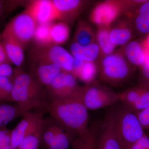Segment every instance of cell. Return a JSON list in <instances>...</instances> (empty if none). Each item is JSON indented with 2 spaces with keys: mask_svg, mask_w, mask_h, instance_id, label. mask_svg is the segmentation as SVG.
I'll use <instances>...</instances> for the list:
<instances>
[{
  "mask_svg": "<svg viewBox=\"0 0 149 149\" xmlns=\"http://www.w3.org/2000/svg\"><path fill=\"white\" fill-rule=\"evenodd\" d=\"M78 91L71 97L52 100L47 109L60 126L77 136H84L91 130L88 127V110L80 100Z\"/></svg>",
  "mask_w": 149,
  "mask_h": 149,
  "instance_id": "1",
  "label": "cell"
},
{
  "mask_svg": "<svg viewBox=\"0 0 149 149\" xmlns=\"http://www.w3.org/2000/svg\"><path fill=\"white\" fill-rule=\"evenodd\" d=\"M42 85L20 68L14 69L12 102L16 103L23 113L43 105Z\"/></svg>",
  "mask_w": 149,
  "mask_h": 149,
  "instance_id": "2",
  "label": "cell"
},
{
  "mask_svg": "<svg viewBox=\"0 0 149 149\" xmlns=\"http://www.w3.org/2000/svg\"><path fill=\"white\" fill-rule=\"evenodd\" d=\"M100 79L105 83L119 86L131 78L136 68L125 58L122 47L97 61Z\"/></svg>",
  "mask_w": 149,
  "mask_h": 149,
  "instance_id": "3",
  "label": "cell"
},
{
  "mask_svg": "<svg viewBox=\"0 0 149 149\" xmlns=\"http://www.w3.org/2000/svg\"><path fill=\"white\" fill-rule=\"evenodd\" d=\"M114 122L123 148L136 143L146 134L135 112L125 107L114 111Z\"/></svg>",
  "mask_w": 149,
  "mask_h": 149,
  "instance_id": "4",
  "label": "cell"
},
{
  "mask_svg": "<svg viewBox=\"0 0 149 149\" xmlns=\"http://www.w3.org/2000/svg\"><path fill=\"white\" fill-rule=\"evenodd\" d=\"M78 95L88 110H96L113 105L119 102V94L94 82L80 86Z\"/></svg>",
  "mask_w": 149,
  "mask_h": 149,
  "instance_id": "5",
  "label": "cell"
},
{
  "mask_svg": "<svg viewBox=\"0 0 149 149\" xmlns=\"http://www.w3.org/2000/svg\"><path fill=\"white\" fill-rule=\"evenodd\" d=\"M29 57L34 65L58 64L62 71L72 73L74 57L61 46L52 45L44 47H35L30 51Z\"/></svg>",
  "mask_w": 149,
  "mask_h": 149,
  "instance_id": "6",
  "label": "cell"
},
{
  "mask_svg": "<svg viewBox=\"0 0 149 149\" xmlns=\"http://www.w3.org/2000/svg\"><path fill=\"white\" fill-rule=\"evenodd\" d=\"M123 16L120 0H108L98 3L89 15V21L98 27H110Z\"/></svg>",
  "mask_w": 149,
  "mask_h": 149,
  "instance_id": "7",
  "label": "cell"
},
{
  "mask_svg": "<svg viewBox=\"0 0 149 149\" xmlns=\"http://www.w3.org/2000/svg\"><path fill=\"white\" fill-rule=\"evenodd\" d=\"M37 24L27 9L13 17L6 27L25 48L33 40Z\"/></svg>",
  "mask_w": 149,
  "mask_h": 149,
  "instance_id": "8",
  "label": "cell"
},
{
  "mask_svg": "<svg viewBox=\"0 0 149 149\" xmlns=\"http://www.w3.org/2000/svg\"><path fill=\"white\" fill-rule=\"evenodd\" d=\"M44 123L42 113L30 111L25 113L16 127L10 131L13 149H16L23 139L42 128Z\"/></svg>",
  "mask_w": 149,
  "mask_h": 149,
  "instance_id": "9",
  "label": "cell"
},
{
  "mask_svg": "<svg viewBox=\"0 0 149 149\" xmlns=\"http://www.w3.org/2000/svg\"><path fill=\"white\" fill-rule=\"evenodd\" d=\"M80 86L71 73L62 71L47 86L52 100L65 98L76 94Z\"/></svg>",
  "mask_w": 149,
  "mask_h": 149,
  "instance_id": "10",
  "label": "cell"
},
{
  "mask_svg": "<svg viewBox=\"0 0 149 149\" xmlns=\"http://www.w3.org/2000/svg\"><path fill=\"white\" fill-rule=\"evenodd\" d=\"M58 20L68 25L73 24L92 2L84 0H53Z\"/></svg>",
  "mask_w": 149,
  "mask_h": 149,
  "instance_id": "11",
  "label": "cell"
},
{
  "mask_svg": "<svg viewBox=\"0 0 149 149\" xmlns=\"http://www.w3.org/2000/svg\"><path fill=\"white\" fill-rule=\"evenodd\" d=\"M26 9L37 24H51L55 20H58V15L52 1H32Z\"/></svg>",
  "mask_w": 149,
  "mask_h": 149,
  "instance_id": "12",
  "label": "cell"
},
{
  "mask_svg": "<svg viewBox=\"0 0 149 149\" xmlns=\"http://www.w3.org/2000/svg\"><path fill=\"white\" fill-rule=\"evenodd\" d=\"M97 149H123L114 122V111L109 113L105 119L101 133L97 140Z\"/></svg>",
  "mask_w": 149,
  "mask_h": 149,
  "instance_id": "13",
  "label": "cell"
},
{
  "mask_svg": "<svg viewBox=\"0 0 149 149\" xmlns=\"http://www.w3.org/2000/svg\"><path fill=\"white\" fill-rule=\"evenodd\" d=\"M134 35L132 20L128 17H120L111 26L110 38L116 47L125 46L132 40Z\"/></svg>",
  "mask_w": 149,
  "mask_h": 149,
  "instance_id": "14",
  "label": "cell"
},
{
  "mask_svg": "<svg viewBox=\"0 0 149 149\" xmlns=\"http://www.w3.org/2000/svg\"><path fill=\"white\" fill-rule=\"evenodd\" d=\"M6 54L11 64L20 68L24 61V47L13 37L6 27L1 34Z\"/></svg>",
  "mask_w": 149,
  "mask_h": 149,
  "instance_id": "15",
  "label": "cell"
},
{
  "mask_svg": "<svg viewBox=\"0 0 149 149\" xmlns=\"http://www.w3.org/2000/svg\"><path fill=\"white\" fill-rule=\"evenodd\" d=\"M121 47L125 58L134 67H141L146 62L147 52L143 40H131Z\"/></svg>",
  "mask_w": 149,
  "mask_h": 149,
  "instance_id": "16",
  "label": "cell"
},
{
  "mask_svg": "<svg viewBox=\"0 0 149 149\" xmlns=\"http://www.w3.org/2000/svg\"><path fill=\"white\" fill-rule=\"evenodd\" d=\"M130 18L132 20L134 35L146 37L149 34V0H146Z\"/></svg>",
  "mask_w": 149,
  "mask_h": 149,
  "instance_id": "17",
  "label": "cell"
},
{
  "mask_svg": "<svg viewBox=\"0 0 149 149\" xmlns=\"http://www.w3.org/2000/svg\"><path fill=\"white\" fill-rule=\"evenodd\" d=\"M96 31L90 23L79 18L77 20L73 42L83 46L96 43Z\"/></svg>",
  "mask_w": 149,
  "mask_h": 149,
  "instance_id": "18",
  "label": "cell"
},
{
  "mask_svg": "<svg viewBox=\"0 0 149 149\" xmlns=\"http://www.w3.org/2000/svg\"><path fill=\"white\" fill-rule=\"evenodd\" d=\"M70 51L73 57L85 62H96L100 57V49L96 42L83 46L73 42Z\"/></svg>",
  "mask_w": 149,
  "mask_h": 149,
  "instance_id": "19",
  "label": "cell"
},
{
  "mask_svg": "<svg viewBox=\"0 0 149 149\" xmlns=\"http://www.w3.org/2000/svg\"><path fill=\"white\" fill-rule=\"evenodd\" d=\"M61 71L59 65L56 64L35 65L34 69L36 80L47 87Z\"/></svg>",
  "mask_w": 149,
  "mask_h": 149,
  "instance_id": "20",
  "label": "cell"
},
{
  "mask_svg": "<svg viewBox=\"0 0 149 149\" xmlns=\"http://www.w3.org/2000/svg\"><path fill=\"white\" fill-rule=\"evenodd\" d=\"M65 129L56 125L54 134L44 141L48 149H69L72 140Z\"/></svg>",
  "mask_w": 149,
  "mask_h": 149,
  "instance_id": "21",
  "label": "cell"
},
{
  "mask_svg": "<svg viewBox=\"0 0 149 149\" xmlns=\"http://www.w3.org/2000/svg\"><path fill=\"white\" fill-rule=\"evenodd\" d=\"M110 27H98L96 31V42L100 51L99 59L112 54L116 47L110 38Z\"/></svg>",
  "mask_w": 149,
  "mask_h": 149,
  "instance_id": "22",
  "label": "cell"
},
{
  "mask_svg": "<svg viewBox=\"0 0 149 149\" xmlns=\"http://www.w3.org/2000/svg\"><path fill=\"white\" fill-rule=\"evenodd\" d=\"M69 25L62 22L52 23L50 26V36L52 45L61 46L67 42L69 38Z\"/></svg>",
  "mask_w": 149,
  "mask_h": 149,
  "instance_id": "23",
  "label": "cell"
},
{
  "mask_svg": "<svg viewBox=\"0 0 149 149\" xmlns=\"http://www.w3.org/2000/svg\"><path fill=\"white\" fill-rule=\"evenodd\" d=\"M23 114L17 104H0V128H4L14 119Z\"/></svg>",
  "mask_w": 149,
  "mask_h": 149,
  "instance_id": "24",
  "label": "cell"
},
{
  "mask_svg": "<svg viewBox=\"0 0 149 149\" xmlns=\"http://www.w3.org/2000/svg\"><path fill=\"white\" fill-rule=\"evenodd\" d=\"M51 24H37L33 38L35 47H44L52 45L50 36Z\"/></svg>",
  "mask_w": 149,
  "mask_h": 149,
  "instance_id": "25",
  "label": "cell"
},
{
  "mask_svg": "<svg viewBox=\"0 0 149 149\" xmlns=\"http://www.w3.org/2000/svg\"><path fill=\"white\" fill-rule=\"evenodd\" d=\"M141 91L142 86L140 84L128 88L122 93H119V102H122L125 107L132 109L139 98Z\"/></svg>",
  "mask_w": 149,
  "mask_h": 149,
  "instance_id": "26",
  "label": "cell"
},
{
  "mask_svg": "<svg viewBox=\"0 0 149 149\" xmlns=\"http://www.w3.org/2000/svg\"><path fill=\"white\" fill-rule=\"evenodd\" d=\"M71 146L72 149H97V139L91 131L84 136H77Z\"/></svg>",
  "mask_w": 149,
  "mask_h": 149,
  "instance_id": "27",
  "label": "cell"
},
{
  "mask_svg": "<svg viewBox=\"0 0 149 149\" xmlns=\"http://www.w3.org/2000/svg\"><path fill=\"white\" fill-rule=\"evenodd\" d=\"M98 74L97 64L96 62H85L77 79L83 81L86 85L95 82Z\"/></svg>",
  "mask_w": 149,
  "mask_h": 149,
  "instance_id": "28",
  "label": "cell"
},
{
  "mask_svg": "<svg viewBox=\"0 0 149 149\" xmlns=\"http://www.w3.org/2000/svg\"><path fill=\"white\" fill-rule=\"evenodd\" d=\"M42 128L43 126L35 133L26 137L15 149H38L41 141Z\"/></svg>",
  "mask_w": 149,
  "mask_h": 149,
  "instance_id": "29",
  "label": "cell"
},
{
  "mask_svg": "<svg viewBox=\"0 0 149 149\" xmlns=\"http://www.w3.org/2000/svg\"><path fill=\"white\" fill-rule=\"evenodd\" d=\"M13 78L0 77V102H12Z\"/></svg>",
  "mask_w": 149,
  "mask_h": 149,
  "instance_id": "30",
  "label": "cell"
},
{
  "mask_svg": "<svg viewBox=\"0 0 149 149\" xmlns=\"http://www.w3.org/2000/svg\"><path fill=\"white\" fill-rule=\"evenodd\" d=\"M139 84L142 86L141 95L131 109L135 112L142 110L149 106V85Z\"/></svg>",
  "mask_w": 149,
  "mask_h": 149,
  "instance_id": "31",
  "label": "cell"
},
{
  "mask_svg": "<svg viewBox=\"0 0 149 149\" xmlns=\"http://www.w3.org/2000/svg\"><path fill=\"white\" fill-rule=\"evenodd\" d=\"M0 149H13L11 145L10 131L0 128Z\"/></svg>",
  "mask_w": 149,
  "mask_h": 149,
  "instance_id": "32",
  "label": "cell"
},
{
  "mask_svg": "<svg viewBox=\"0 0 149 149\" xmlns=\"http://www.w3.org/2000/svg\"><path fill=\"white\" fill-rule=\"evenodd\" d=\"M135 113L144 130H149V106Z\"/></svg>",
  "mask_w": 149,
  "mask_h": 149,
  "instance_id": "33",
  "label": "cell"
},
{
  "mask_svg": "<svg viewBox=\"0 0 149 149\" xmlns=\"http://www.w3.org/2000/svg\"><path fill=\"white\" fill-rule=\"evenodd\" d=\"M123 149H149V137L146 134L136 143Z\"/></svg>",
  "mask_w": 149,
  "mask_h": 149,
  "instance_id": "34",
  "label": "cell"
},
{
  "mask_svg": "<svg viewBox=\"0 0 149 149\" xmlns=\"http://www.w3.org/2000/svg\"><path fill=\"white\" fill-rule=\"evenodd\" d=\"M10 63L0 62V77L13 78L14 69Z\"/></svg>",
  "mask_w": 149,
  "mask_h": 149,
  "instance_id": "35",
  "label": "cell"
},
{
  "mask_svg": "<svg viewBox=\"0 0 149 149\" xmlns=\"http://www.w3.org/2000/svg\"><path fill=\"white\" fill-rule=\"evenodd\" d=\"M85 62L80 60L74 57L73 61V69L71 74L74 76L76 79L78 78L79 74L81 72V70L83 68Z\"/></svg>",
  "mask_w": 149,
  "mask_h": 149,
  "instance_id": "36",
  "label": "cell"
},
{
  "mask_svg": "<svg viewBox=\"0 0 149 149\" xmlns=\"http://www.w3.org/2000/svg\"><path fill=\"white\" fill-rule=\"evenodd\" d=\"M0 62L10 63L6 54L3 43L1 34H0Z\"/></svg>",
  "mask_w": 149,
  "mask_h": 149,
  "instance_id": "37",
  "label": "cell"
},
{
  "mask_svg": "<svg viewBox=\"0 0 149 149\" xmlns=\"http://www.w3.org/2000/svg\"><path fill=\"white\" fill-rule=\"evenodd\" d=\"M6 11V1L0 0V21L3 14Z\"/></svg>",
  "mask_w": 149,
  "mask_h": 149,
  "instance_id": "38",
  "label": "cell"
},
{
  "mask_svg": "<svg viewBox=\"0 0 149 149\" xmlns=\"http://www.w3.org/2000/svg\"><path fill=\"white\" fill-rule=\"evenodd\" d=\"M143 40L144 47L146 50L147 53L149 54V34Z\"/></svg>",
  "mask_w": 149,
  "mask_h": 149,
  "instance_id": "39",
  "label": "cell"
}]
</instances>
